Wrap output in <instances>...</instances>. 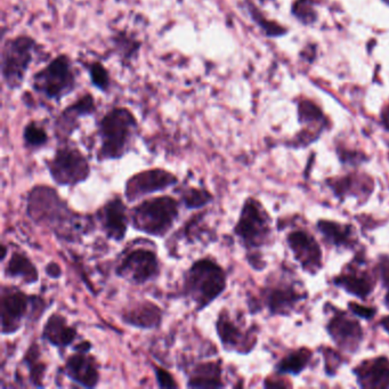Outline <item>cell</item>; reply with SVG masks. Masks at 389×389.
<instances>
[{
    "mask_svg": "<svg viewBox=\"0 0 389 389\" xmlns=\"http://www.w3.org/2000/svg\"><path fill=\"white\" fill-rule=\"evenodd\" d=\"M65 373L71 380L76 381L81 386L94 388L100 381V372L94 357L88 353L77 351L71 355L65 363Z\"/></svg>",
    "mask_w": 389,
    "mask_h": 389,
    "instance_id": "15",
    "label": "cell"
},
{
    "mask_svg": "<svg viewBox=\"0 0 389 389\" xmlns=\"http://www.w3.org/2000/svg\"><path fill=\"white\" fill-rule=\"evenodd\" d=\"M74 62L67 54H60L33 76V88L46 100L60 103L76 89Z\"/></svg>",
    "mask_w": 389,
    "mask_h": 389,
    "instance_id": "3",
    "label": "cell"
},
{
    "mask_svg": "<svg viewBox=\"0 0 389 389\" xmlns=\"http://www.w3.org/2000/svg\"><path fill=\"white\" fill-rule=\"evenodd\" d=\"M349 308H351V312H353L355 315L360 316V317H363V319L366 320L371 319L376 314V310L360 306V305L355 304V303L349 304Z\"/></svg>",
    "mask_w": 389,
    "mask_h": 389,
    "instance_id": "34",
    "label": "cell"
},
{
    "mask_svg": "<svg viewBox=\"0 0 389 389\" xmlns=\"http://www.w3.org/2000/svg\"><path fill=\"white\" fill-rule=\"evenodd\" d=\"M115 273L134 284H144L154 280L160 273L157 252L143 247L130 249L123 254Z\"/></svg>",
    "mask_w": 389,
    "mask_h": 389,
    "instance_id": "10",
    "label": "cell"
},
{
    "mask_svg": "<svg viewBox=\"0 0 389 389\" xmlns=\"http://www.w3.org/2000/svg\"><path fill=\"white\" fill-rule=\"evenodd\" d=\"M95 111L96 103L94 96L91 94L84 95L79 100L67 106L55 121V134L60 141H67L79 127L80 119L91 115Z\"/></svg>",
    "mask_w": 389,
    "mask_h": 389,
    "instance_id": "12",
    "label": "cell"
},
{
    "mask_svg": "<svg viewBox=\"0 0 389 389\" xmlns=\"http://www.w3.org/2000/svg\"><path fill=\"white\" fill-rule=\"evenodd\" d=\"M121 319L136 328H157L162 321V310L151 302L137 303L123 310Z\"/></svg>",
    "mask_w": 389,
    "mask_h": 389,
    "instance_id": "18",
    "label": "cell"
},
{
    "mask_svg": "<svg viewBox=\"0 0 389 389\" xmlns=\"http://www.w3.org/2000/svg\"><path fill=\"white\" fill-rule=\"evenodd\" d=\"M46 272H47L48 276L50 278H57L61 276L62 272L61 269H60L59 265L55 263H50L46 267Z\"/></svg>",
    "mask_w": 389,
    "mask_h": 389,
    "instance_id": "36",
    "label": "cell"
},
{
    "mask_svg": "<svg viewBox=\"0 0 389 389\" xmlns=\"http://www.w3.org/2000/svg\"><path fill=\"white\" fill-rule=\"evenodd\" d=\"M328 331L337 345L346 351H356L362 342L363 331L360 325L344 314L336 315L331 320Z\"/></svg>",
    "mask_w": 389,
    "mask_h": 389,
    "instance_id": "16",
    "label": "cell"
},
{
    "mask_svg": "<svg viewBox=\"0 0 389 389\" xmlns=\"http://www.w3.org/2000/svg\"><path fill=\"white\" fill-rule=\"evenodd\" d=\"M226 288L224 269L211 259L196 261L185 273L184 293L201 310L220 297Z\"/></svg>",
    "mask_w": 389,
    "mask_h": 389,
    "instance_id": "2",
    "label": "cell"
},
{
    "mask_svg": "<svg viewBox=\"0 0 389 389\" xmlns=\"http://www.w3.org/2000/svg\"><path fill=\"white\" fill-rule=\"evenodd\" d=\"M383 123H385V126H386L387 128L389 129V106L388 108H387V110H385V112H383Z\"/></svg>",
    "mask_w": 389,
    "mask_h": 389,
    "instance_id": "37",
    "label": "cell"
},
{
    "mask_svg": "<svg viewBox=\"0 0 389 389\" xmlns=\"http://www.w3.org/2000/svg\"><path fill=\"white\" fill-rule=\"evenodd\" d=\"M28 214L35 222L53 228L63 239L65 237L64 226L67 227L70 222H74V216L57 192L45 186H37L30 192Z\"/></svg>",
    "mask_w": 389,
    "mask_h": 389,
    "instance_id": "6",
    "label": "cell"
},
{
    "mask_svg": "<svg viewBox=\"0 0 389 389\" xmlns=\"http://www.w3.org/2000/svg\"><path fill=\"white\" fill-rule=\"evenodd\" d=\"M137 130V119L129 108L117 106L106 112L98 123V160L123 158L134 145Z\"/></svg>",
    "mask_w": 389,
    "mask_h": 389,
    "instance_id": "1",
    "label": "cell"
},
{
    "mask_svg": "<svg viewBox=\"0 0 389 389\" xmlns=\"http://www.w3.org/2000/svg\"><path fill=\"white\" fill-rule=\"evenodd\" d=\"M47 168L54 181L63 186H74L91 175V167L85 155L79 149L64 145L56 151Z\"/></svg>",
    "mask_w": 389,
    "mask_h": 389,
    "instance_id": "8",
    "label": "cell"
},
{
    "mask_svg": "<svg viewBox=\"0 0 389 389\" xmlns=\"http://www.w3.org/2000/svg\"><path fill=\"white\" fill-rule=\"evenodd\" d=\"M359 383L363 388H388L389 360L378 357L366 361L354 370Z\"/></svg>",
    "mask_w": 389,
    "mask_h": 389,
    "instance_id": "17",
    "label": "cell"
},
{
    "mask_svg": "<svg viewBox=\"0 0 389 389\" xmlns=\"http://www.w3.org/2000/svg\"><path fill=\"white\" fill-rule=\"evenodd\" d=\"M27 366L29 368L30 381L37 387H43V378L45 375V366L41 363L38 346L33 345L26 354Z\"/></svg>",
    "mask_w": 389,
    "mask_h": 389,
    "instance_id": "27",
    "label": "cell"
},
{
    "mask_svg": "<svg viewBox=\"0 0 389 389\" xmlns=\"http://www.w3.org/2000/svg\"><path fill=\"white\" fill-rule=\"evenodd\" d=\"M155 377H157L159 386L162 388H176V387H179L173 376L170 375L169 372L166 371V370L162 369V368L155 369Z\"/></svg>",
    "mask_w": 389,
    "mask_h": 389,
    "instance_id": "33",
    "label": "cell"
},
{
    "mask_svg": "<svg viewBox=\"0 0 389 389\" xmlns=\"http://www.w3.org/2000/svg\"><path fill=\"white\" fill-rule=\"evenodd\" d=\"M89 76H91V82L95 87L101 91H108L110 87V74L106 70V67L100 63L94 62L89 65Z\"/></svg>",
    "mask_w": 389,
    "mask_h": 389,
    "instance_id": "30",
    "label": "cell"
},
{
    "mask_svg": "<svg viewBox=\"0 0 389 389\" xmlns=\"http://www.w3.org/2000/svg\"><path fill=\"white\" fill-rule=\"evenodd\" d=\"M288 244L295 254V257L302 264L305 271L315 273L322 266V254L319 244L310 233L295 231L288 237Z\"/></svg>",
    "mask_w": 389,
    "mask_h": 389,
    "instance_id": "13",
    "label": "cell"
},
{
    "mask_svg": "<svg viewBox=\"0 0 389 389\" xmlns=\"http://www.w3.org/2000/svg\"><path fill=\"white\" fill-rule=\"evenodd\" d=\"M271 220L259 202L248 199L243 205L240 220L235 233L248 248H258L266 242L271 235Z\"/></svg>",
    "mask_w": 389,
    "mask_h": 389,
    "instance_id": "9",
    "label": "cell"
},
{
    "mask_svg": "<svg viewBox=\"0 0 389 389\" xmlns=\"http://www.w3.org/2000/svg\"><path fill=\"white\" fill-rule=\"evenodd\" d=\"M44 310V302L39 297H30L14 288H4L1 291V334H14L29 314L40 317Z\"/></svg>",
    "mask_w": 389,
    "mask_h": 389,
    "instance_id": "7",
    "label": "cell"
},
{
    "mask_svg": "<svg viewBox=\"0 0 389 389\" xmlns=\"http://www.w3.org/2000/svg\"><path fill=\"white\" fill-rule=\"evenodd\" d=\"M293 13L299 20L304 21L306 23L313 21V18H315L313 9L310 7L308 0H299L298 3L295 4V7H293Z\"/></svg>",
    "mask_w": 389,
    "mask_h": 389,
    "instance_id": "32",
    "label": "cell"
},
{
    "mask_svg": "<svg viewBox=\"0 0 389 389\" xmlns=\"http://www.w3.org/2000/svg\"><path fill=\"white\" fill-rule=\"evenodd\" d=\"M379 269H380V276L383 281L388 286V293L386 295V304L387 306H389V258H385L383 261H380Z\"/></svg>",
    "mask_w": 389,
    "mask_h": 389,
    "instance_id": "35",
    "label": "cell"
},
{
    "mask_svg": "<svg viewBox=\"0 0 389 389\" xmlns=\"http://www.w3.org/2000/svg\"><path fill=\"white\" fill-rule=\"evenodd\" d=\"M5 273L9 278H20L28 284L35 283L39 278L38 269H35L33 261L20 252L13 254Z\"/></svg>",
    "mask_w": 389,
    "mask_h": 389,
    "instance_id": "25",
    "label": "cell"
},
{
    "mask_svg": "<svg viewBox=\"0 0 389 389\" xmlns=\"http://www.w3.org/2000/svg\"><path fill=\"white\" fill-rule=\"evenodd\" d=\"M216 328L220 342L227 351H248L252 349L255 342H252V337L244 334L226 314H220Z\"/></svg>",
    "mask_w": 389,
    "mask_h": 389,
    "instance_id": "19",
    "label": "cell"
},
{
    "mask_svg": "<svg viewBox=\"0 0 389 389\" xmlns=\"http://www.w3.org/2000/svg\"><path fill=\"white\" fill-rule=\"evenodd\" d=\"M179 202L171 196L145 200L133 209V225L147 235L164 237L179 218Z\"/></svg>",
    "mask_w": 389,
    "mask_h": 389,
    "instance_id": "4",
    "label": "cell"
},
{
    "mask_svg": "<svg viewBox=\"0 0 389 389\" xmlns=\"http://www.w3.org/2000/svg\"><path fill=\"white\" fill-rule=\"evenodd\" d=\"M320 232L325 237L327 242L336 247L351 248L354 243V228L349 225H342L338 222L321 220L317 225Z\"/></svg>",
    "mask_w": 389,
    "mask_h": 389,
    "instance_id": "24",
    "label": "cell"
},
{
    "mask_svg": "<svg viewBox=\"0 0 389 389\" xmlns=\"http://www.w3.org/2000/svg\"><path fill=\"white\" fill-rule=\"evenodd\" d=\"M177 184V179L173 174L164 169L145 170L136 174L127 181L126 198L129 202L141 199L147 194L164 191Z\"/></svg>",
    "mask_w": 389,
    "mask_h": 389,
    "instance_id": "11",
    "label": "cell"
},
{
    "mask_svg": "<svg viewBox=\"0 0 389 389\" xmlns=\"http://www.w3.org/2000/svg\"><path fill=\"white\" fill-rule=\"evenodd\" d=\"M188 387L190 388H220L222 380V366L217 362L201 363L191 373Z\"/></svg>",
    "mask_w": 389,
    "mask_h": 389,
    "instance_id": "22",
    "label": "cell"
},
{
    "mask_svg": "<svg viewBox=\"0 0 389 389\" xmlns=\"http://www.w3.org/2000/svg\"><path fill=\"white\" fill-rule=\"evenodd\" d=\"M35 52L37 41L30 35H16L5 41L1 50V76L9 89L16 91L23 85Z\"/></svg>",
    "mask_w": 389,
    "mask_h": 389,
    "instance_id": "5",
    "label": "cell"
},
{
    "mask_svg": "<svg viewBox=\"0 0 389 389\" xmlns=\"http://www.w3.org/2000/svg\"><path fill=\"white\" fill-rule=\"evenodd\" d=\"M380 325L385 329V331L389 334V316L388 317H385V319L381 320Z\"/></svg>",
    "mask_w": 389,
    "mask_h": 389,
    "instance_id": "38",
    "label": "cell"
},
{
    "mask_svg": "<svg viewBox=\"0 0 389 389\" xmlns=\"http://www.w3.org/2000/svg\"><path fill=\"white\" fill-rule=\"evenodd\" d=\"M43 338L50 345L65 349L70 346L77 338V330L74 327L67 325V319L60 314L50 316L43 330Z\"/></svg>",
    "mask_w": 389,
    "mask_h": 389,
    "instance_id": "20",
    "label": "cell"
},
{
    "mask_svg": "<svg viewBox=\"0 0 389 389\" xmlns=\"http://www.w3.org/2000/svg\"><path fill=\"white\" fill-rule=\"evenodd\" d=\"M310 351L308 349H299V351L290 353L289 355L284 357L281 362L278 363L276 370L280 373H291V375H298L306 368L308 363L310 362Z\"/></svg>",
    "mask_w": 389,
    "mask_h": 389,
    "instance_id": "26",
    "label": "cell"
},
{
    "mask_svg": "<svg viewBox=\"0 0 389 389\" xmlns=\"http://www.w3.org/2000/svg\"><path fill=\"white\" fill-rule=\"evenodd\" d=\"M24 143L30 149H39L48 142L47 132L37 123H28L23 132Z\"/></svg>",
    "mask_w": 389,
    "mask_h": 389,
    "instance_id": "28",
    "label": "cell"
},
{
    "mask_svg": "<svg viewBox=\"0 0 389 389\" xmlns=\"http://www.w3.org/2000/svg\"><path fill=\"white\" fill-rule=\"evenodd\" d=\"M211 200V194L203 188H188L181 193V201L188 209L201 208L203 205H208Z\"/></svg>",
    "mask_w": 389,
    "mask_h": 389,
    "instance_id": "29",
    "label": "cell"
},
{
    "mask_svg": "<svg viewBox=\"0 0 389 389\" xmlns=\"http://www.w3.org/2000/svg\"><path fill=\"white\" fill-rule=\"evenodd\" d=\"M334 282L338 287H342L351 295L362 299H366L375 287V282L369 273L354 266H351L347 269V272L342 273V276L334 278Z\"/></svg>",
    "mask_w": 389,
    "mask_h": 389,
    "instance_id": "21",
    "label": "cell"
},
{
    "mask_svg": "<svg viewBox=\"0 0 389 389\" xmlns=\"http://www.w3.org/2000/svg\"><path fill=\"white\" fill-rule=\"evenodd\" d=\"M299 115H300V120L304 123H314L317 121H321L322 119V113L320 112L319 108H316L314 104L310 102H304L299 106Z\"/></svg>",
    "mask_w": 389,
    "mask_h": 389,
    "instance_id": "31",
    "label": "cell"
},
{
    "mask_svg": "<svg viewBox=\"0 0 389 389\" xmlns=\"http://www.w3.org/2000/svg\"><path fill=\"white\" fill-rule=\"evenodd\" d=\"M98 218L108 239L114 241L125 239L128 228V215L126 205L120 198L106 202L98 210Z\"/></svg>",
    "mask_w": 389,
    "mask_h": 389,
    "instance_id": "14",
    "label": "cell"
},
{
    "mask_svg": "<svg viewBox=\"0 0 389 389\" xmlns=\"http://www.w3.org/2000/svg\"><path fill=\"white\" fill-rule=\"evenodd\" d=\"M305 295L299 293L291 286L273 288L267 293L266 302L273 314H287L304 299Z\"/></svg>",
    "mask_w": 389,
    "mask_h": 389,
    "instance_id": "23",
    "label": "cell"
}]
</instances>
